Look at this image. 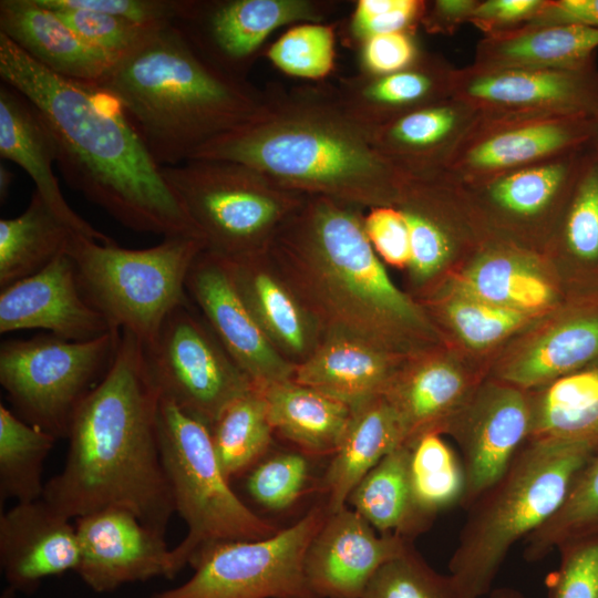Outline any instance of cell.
<instances>
[{
  "label": "cell",
  "instance_id": "cell-21",
  "mask_svg": "<svg viewBox=\"0 0 598 598\" xmlns=\"http://www.w3.org/2000/svg\"><path fill=\"white\" fill-rule=\"evenodd\" d=\"M72 519L43 498L0 515V566L8 587L33 594L48 577L75 571L80 549Z\"/></svg>",
  "mask_w": 598,
  "mask_h": 598
},
{
  "label": "cell",
  "instance_id": "cell-55",
  "mask_svg": "<svg viewBox=\"0 0 598 598\" xmlns=\"http://www.w3.org/2000/svg\"><path fill=\"white\" fill-rule=\"evenodd\" d=\"M480 0L427 1L421 25L430 34H452L470 19Z\"/></svg>",
  "mask_w": 598,
  "mask_h": 598
},
{
  "label": "cell",
  "instance_id": "cell-36",
  "mask_svg": "<svg viewBox=\"0 0 598 598\" xmlns=\"http://www.w3.org/2000/svg\"><path fill=\"white\" fill-rule=\"evenodd\" d=\"M58 439L0 404L1 503L33 502L43 497L44 462Z\"/></svg>",
  "mask_w": 598,
  "mask_h": 598
},
{
  "label": "cell",
  "instance_id": "cell-31",
  "mask_svg": "<svg viewBox=\"0 0 598 598\" xmlns=\"http://www.w3.org/2000/svg\"><path fill=\"white\" fill-rule=\"evenodd\" d=\"M347 505L360 514L379 534L413 540L434 519L417 507L410 482V447H396L354 487Z\"/></svg>",
  "mask_w": 598,
  "mask_h": 598
},
{
  "label": "cell",
  "instance_id": "cell-16",
  "mask_svg": "<svg viewBox=\"0 0 598 598\" xmlns=\"http://www.w3.org/2000/svg\"><path fill=\"white\" fill-rule=\"evenodd\" d=\"M524 391L509 384L491 388L463 404L444 427L461 448L465 509L498 481L530 439L533 402Z\"/></svg>",
  "mask_w": 598,
  "mask_h": 598
},
{
  "label": "cell",
  "instance_id": "cell-18",
  "mask_svg": "<svg viewBox=\"0 0 598 598\" xmlns=\"http://www.w3.org/2000/svg\"><path fill=\"white\" fill-rule=\"evenodd\" d=\"M219 342L257 390L292 380L295 370L282 360L270 338L238 291L221 255L204 249L186 279Z\"/></svg>",
  "mask_w": 598,
  "mask_h": 598
},
{
  "label": "cell",
  "instance_id": "cell-3",
  "mask_svg": "<svg viewBox=\"0 0 598 598\" xmlns=\"http://www.w3.org/2000/svg\"><path fill=\"white\" fill-rule=\"evenodd\" d=\"M190 158L238 162L287 189L372 207L395 206L408 178L373 148L369 131L343 110L333 87L266 94L252 118Z\"/></svg>",
  "mask_w": 598,
  "mask_h": 598
},
{
  "label": "cell",
  "instance_id": "cell-47",
  "mask_svg": "<svg viewBox=\"0 0 598 598\" xmlns=\"http://www.w3.org/2000/svg\"><path fill=\"white\" fill-rule=\"evenodd\" d=\"M447 317L461 339L473 348L491 346L525 321V313L468 297L453 299Z\"/></svg>",
  "mask_w": 598,
  "mask_h": 598
},
{
  "label": "cell",
  "instance_id": "cell-48",
  "mask_svg": "<svg viewBox=\"0 0 598 598\" xmlns=\"http://www.w3.org/2000/svg\"><path fill=\"white\" fill-rule=\"evenodd\" d=\"M54 10L86 43L116 58H121L133 50L155 28L161 27L141 24L112 14L90 10Z\"/></svg>",
  "mask_w": 598,
  "mask_h": 598
},
{
  "label": "cell",
  "instance_id": "cell-22",
  "mask_svg": "<svg viewBox=\"0 0 598 598\" xmlns=\"http://www.w3.org/2000/svg\"><path fill=\"white\" fill-rule=\"evenodd\" d=\"M0 156L28 173L35 190L75 234L101 244L115 243L68 204L54 175L58 147L48 124L25 95L3 82L0 85Z\"/></svg>",
  "mask_w": 598,
  "mask_h": 598
},
{
  "label": "cell",
  "instance_id": "cell-11",
  "mask_svg": "<svg viewBox=\"0 0 598 598\" xmlns=\"http://www.w3.org/2000/svg\"><path fill=\"white\" fill-rule=\"evenodd\" d=\"M327 516L320 504L268 538L216 544L194 559L188 580L150 598H317L303 564Z\"/></svg>",
  "mask_w": 598,
  "mask_h": 598
},
{
  "label": "cell",
  "instance_id": "cell-40",
  "mask_svg": "<svg viewBox=\"0 0 598 598\" xmlns=\"http://www.w3.org/2000/svg\"><path fill=\"white\" fill-rule=\"evenodd\" d=\"M598 529V448L575 478L558 512L524 540L528 563L543 560L566 540Z\"/></svg>",
  "mask_w": 598,
  "mask_h": 598
},
{
  "label": "cell",
  "instance_id": "cell-54",
  "mask_svg": "<svg viewBox=\"0 0 598 598\" xmlns=\"http://www.w3.org/2000/svg\"><path fill=\"white\" fill-rule=\"evenodd\" d=\"M559 24L598 29V0H545L537 14L524 25Z\"/></svg>",
  "mask_w": 598,
  "mask_h": 598
},
{
  "label": "cell",
  "instance_id": "cell-30",
  "mask_svg": "<svg viewBox=\"0 0 598 598\" xmlns=\"http://www.w3.org/2000/svg\"><path fill=\"white\" fill-rule=\"evenodd\" d=\"M260 392L274 431L307 453H334L352 415L348 405L293 380Z\"/></svg>",
  "mask_w": 598,
  "mask_h": 598
},
{
  "label": "cell",
  "instance_id": "cell-24",
  "mask_svg": "<svg viewBox=\"0 0 598 598\" xmlns=\"http://www.w3.org/2000/svg\"><path fill=\"white\" fill-rule=\"evenodd\" d=\"M478 112L450 97L369 131L373 148L405 176L440 173Z\"/></svg>",
  "mask_w": 598,
  "mask_h": 598
},
{
  "label": "cell",
  "instance_id": "cell-14",
  "mask_svg": "<svg viewBox=\"0 0 598 598\" xmlns=\"http://www.w3.org/2000/svg\"><path fill=\"white\" fill-rule=\"evenodd\" d=\"M328 8L326 2L315 0H184L174 23L216 66L244 79L275 30L322 22Z\"/></svg>",
  "mask_w": 598,
  "mask_h": 598
},
{
  "label": "cell",
  "instance_id": "cell-43",
  "mask_svg": "<svg viewBox=\"0 0 598 598\" xmlns=\"http://www.w3.org/2000/svg\"><path fill=\"white\" fill-rule=\"evenodd\" d=\"M334 29L323 22L296 24L267 51L270 62L291 76L320 80L334 66Z\"/></svg>",
  "mask_w": 598,
  "mask_h": 598
},
{
  "label": "cell",
  "instance_id": "cell-41",
  "mask_svg": "<svg viewBox=\"0 0 598 598\" xmlns=\"http://www.w3.org/2000/svg\"><path fill=\"white\" fill-rule=\"evenodd\" d=\"M561 234L574 257L585 261L598 259V155L589 144L565 200Z\"/></svg>",
  "mask_w": 598,
  "mask_h": 598
},
{
  "label": "cell",
  "instance_id": "cell-1",
  "mask_svg": "<svg viewBox=\"0 0 598 598\" xmlns=\"http://www.w3.org/2000/svg\"><path fill=\"white\" fill-rule=\"evenodd\" d=\"M0 76L43 116L56 143L61 174L74 190L134 231L204 240L104 86L50 71L2 33Z\"/></svg>",
  "mask_w": 598,
  "mask_h": 598
},
{
  "label": "cell",
  "instance_id": "cell-5",
  "mask_svg": "<svg viewBox=\"0 0 598 598\" xmlns=\"http://www.w3.org/2000/svg\"><path fill=\"white\" fill-rule=\"evenodd\" d=\"M598 442L529 439L467 508L448 575L460 598H483L509 550L549 520Z\"/></svg>",
  "mask_w": 598,
  "mask_h": 598
},
{
  "label": "cell",
  "instance_id": "cell-37",
  "mask_svg": "<svg viewBox=\"0 0 598 598\" xmlns=\"http://www.w3.org/2000/svg\"><path fill=\"white\" fill-rule=\"evenodd\" d=\"M209 430L227 480L250 471L267 452L274 431L262 393L251 389L231 401Z\"/></svg>",
  "mask_w": 598,
  "mask_h": 598
},
{
  "label": "cell",
  "instance_id": "cell-57",
  "mask_svg": "<svg viewBox=\"0 0 598 598\" xmlns=\"http://www.w3.org/2000/svg\"><path fill=\"white\" fill-rule=\"evenodd\" d=\"M488 598H526V596L516 588L499 587L492 589L488 594Z\"/></svg>",
  "mask_w": 598,
  "mask_h": 598
},
{
  "label": "cell",
  "instance_id": "cell-29",
  "mask_svg": "<svg viewBox=\"0 0 598 598\" xmlns=\"http://www.w3.org/2000/svg\"><path fill=\"white\" fill-rule=\"evenodd\" d=\"M586 147L461 186L512 220H536L565 202Z\"/></svg>",
  "mask_w": 598,
  "mask_h": 598
},
{
  "label": "cell",
  "instance_id": "cell-58",
  "mask_svg": "<svg viewBox=\"0 0 598 598\" xmlns=\"http://www.w3.org/2000/svg\"><path fill=\"white\" fill-rule=\"evenodd\" d=\"M591 123V135L589 141V146L598 155V110L590 117Z\"/></svg>",
  "mask_w": 598,
  "mask_h": 598
},
{
  "label": "cell",
  "instance_id": "cell-51",
  "mask_svg": "<svg viewBox=\"0 0 598 598\" xmlns=\"http://www.w3.org/2000/svg\"><path fill=\"white\" fill-rule=\"evenodd\" d=\"M360 47L361 73L374 76L403 70L424 52L411 32L378 34L367 39Z\"/></svg>",
  "mask_w": 598,
  "mask_h": 598
},
{
  "label": "cell",
  "instance_id": "cell-8",
  "mask_svg": "<svg viewBox=\"0 0 598 598\" xmlns=\"http://www.w3.org/2000/svg\"><path fill=\"white\" fill-rule=\"evenodd\" d=\"M206 248L203 239L166 237L145 249H126L74 235L66 254L80 288L113 329L148 344L167 315L186 299L192 264Z\"/></svg>",
  "mask_w": 598,
  "mask_h": 598
},
{
  "label": "cell",
  "instance_id": "cell-50",
  "mask_svg": "<svg viewBox=\"0 0 598 598\" xmlns=\"http://www.w3.org/2000/svg\"><path fill=\"white\" fill-rule=\"evenodd\" d=\"M184 0H38L49 9H82L103 12L141 24L174 23Z\"/></svg>",
  "mask_w": 598,
  "mask_h": 598
},
{
  "label": "cell",
  "instance_id": "cell-38",
  "mask_svg": "<svg viewBox=\"0 0 598 598\" xmlns=\"http://www.w3.org/2000/svg\"><path fill=\"white\" fill-rule=\"evenodd\" d=\"M461 291L464 297L523 312L540 309L553 299L548 282L505 251H493L472 265L461 280Z\"/></svg>",
  "mask_w": 598,
  "mask_h": 598
},
{
  "label": "cell",
  "instance_id": "cell-23",
  "mask_svg": "<svg viewBox=\"0 0 598 598\" xmlns=\"http://www.w3.org/2000/svg\"><path fill=\"white\" fill-rule=\"evenodd\" d=\"M454 66L423 52L410 66L385 75L359 73L343 79L334 95L368 131L417 109L452 97Z\"/></svg>",
  "mask_w": 598,
  "mask_h": 598
},
{
  "label": "cell",
  "instance_id": "cell-15",
  "mask_svg": "<svg viewBox=\"0 0 598 598\" xmlns=\"http://www.w3.org/2000/svg\"><path fill=\"white\" fill-rule=\"evenodd\" d=\"M452 97L478 113L591 116L598 110V69H455Z\"/></svg>",
  "mask_w": 598,
  "mask_h": 598
},
{
  "label": "cell",
  "instance_id": "cell-28",
  "mask_svg": "<svg viewBox=\"0 0 598 598\" xmlns=\"http://www.w3.org/2000/svg\"><path fill=\"white\" fill-rule=\"evenodd\" d=\"M292 380L355 410L383 395L390 369L385 357L367 341L338 338L300 364Z\"/></svg>",
  "mask_w": 598,
  "mask_h": 598
},
{
  "label": "cell",
  "instance_id": "cell-2",
  "mask_svg": "<svg viewBox=\"0 0 598 598\" xmlns=\"http://www.w3.org/2000/svg\"><path fill=\"white\" fill-rule=\"evenodd\" d=\"M159 402L143 342L121 330L115 359L78 409L64 466L42 498L70 519L125 508L165 535L175 505L159 450Z\"/></svg>",
  "mask_w": 598,
  "mask_h": 598
},
{
  "label": "cell",
  "instance_id": "cell-52",
  "mask_svg": "<svg viewBox=\"0 0 598 598\" xmlns=\"http://www.w3.org/2000/svg\"><path fill=\"white\" fill-rule=\"evenodd\" d=\"M363 223L372 247L383 260L395 267L409 265V230L398 207H372Z\"/></svg>",
  "mask_w": 598,
  "mask_h": 598
},
{
  "label": "cell",
  "instance_id": "cell-39",
  "mask_svg": "<svg viewBox=\"0 0 598 598\" xmlns=\"http://www.w3.org/2000/svg\"><path fill=\"white\" fill-rule=\"evenodd\" d=\"M410 482L417 507L432 519L455 505L465 494L461 457L439 433H426L410 445Z\"/></svg>",
  "mask_w": 598,
  "mask_h": 598
},
{
  "label": "cell",
  "instance_id": "cell-32",
  "mask_svg": "<svg viewBox=\"0 0 598 598\" xmlns=\"http://www.w3.org/2000/svg\"><path fill=\"white\" fill-rule=\"evenodd\" d=\"M465 377L444 362L424 364L399 383H390L384 399L395 411L405 435V445L426 433H441L464 404Z\"/></svg>",
  "mask_w": 598,
  "mask_h": 598
},
{
  "label": "cell",
  "instance_id": "cell-49",
  "mask_svg": "<svg viewBox=\"0 0 598 598\" xmlns=\"http://www.w3.org/2000/svg\"><path fill=\"white\" fill-rule=\"evenodd\" d=\"M426 3L423 0H358L349 21L350 38L361 45L378 34L414 33L421 25Z\"/></svg>",
  "mask_w": 598,
  "mask_h": 598
},
{
  "label": "cell",
  "instance_id": "cell-7",
  "mask_svg": "<svg viewBox=\"0 0 598 598\" xmlns=\"http://www.w3.org/2000/svg\"><path fill=\"white\" fill-rule=\"evenodd\" d=\"M157 430L175 513L187 526L184 539L171 550L174 577L216 544L264 539L279 530L231 489L207 424L161 396Z\"/></svg>",
  "mask_w": 598,
  "mask_h": 598
},
{
  "label": "cell",
  "instance_id": "cell-33",
  "mask_svg": "<svg viewBox=\"0 0 598 598\" xmlns=\"http://www.w3.org/2000/svg\"><path fill=\"white\" fill-rule=\"evenodd\" d=\"M74 235L34 189L21 215L0 219V288L41 271L66 254Z\"/></svg>",
  "mask_w": 598,
  "mask_h": 598
},
{
  "label": "cell",
  "instance_id": "cell-53",
  "mask_svg": "<svg viewBox=\"0 0 598 598\" xmlns=\"http://www.w3.org/2000/svg\"><path fill=\"white\" fill-rule=\"evenodd\" d=\"M545 0H480L470 23L485 35L519 28L532 20Z\"/></svg>",
  "mask_w": 598,
  "mask_h": 598
},
{
  "label": "cell",
  "instance_id": "cell-6",
  "mask_svg": "<svg viewBox=\"0 0 598 598\" xmlns=\"http://www.w3.org/2000/svg\"><path fill=\"white\" fill-rule=\"evenodd\" d=\"M311 196L285 236L286 246L317 271L330 302L360 339L388 323L417 322L416 307L391 281L351 203Z\"/></svg>",
  "mask_w": 598,
  "mask_h": 598
},
{
  "label": "cell",
  "instance_id": "cell-45",
  "mask_svg": "<svg viewBox=\"0 0 598 598\" xmlns=\"http://www.w3.org/2000/svg\"><path fill=\"white\" fill-rule=\"evenodd\" d=\"M309 464L297 453H282L260 461L247 476L251 498L271 511L290 507L302 494L309 480Z\"/></svg>",
  "mask_w": 598,
  "mask_h": 598
},
{
  "label": "cell",
  "instance_id": "cell-25",
  "mask_svg": "<svg viewBox=\"0 0 598 598\" xmlns=\"http://www.w3.org/2000/svg\"><path fill=\"white\" fill-rule=\"evenodd\" d=\"M0 33L44 68L72 80L100 83L120 59L86 43L38 0H1Z\"/></svg>",
  "mask_w": 598,
  "mask_h": 598
},
{
  "label": "cell",
  "instance_id": "cell-56",
  "mask_svg": "<svg viewBox=\"0 0 598 598\" xmlns=\"http://www.w3.org/2000/svg\"><path fill=\"white\" fill-rule=\"evenodd\" d=\"M13 182V174L4 165L0 166V198L1 202L7 199L10 186Z\"/></svg>",
  "mask_w": 598,
  "mask_h": 598
},
{
  "label": "cell",
  "instance_id": "cell-4",
  "mask_svg": "<svg viewBox=\"0 0 598 598\" xmlns=\"http://www.w3.org/2000/svg\"><path fill=\"white\" fill-rule=\"evenodd\" d=\"M159 166L252 118L266 94L210 62L175 24L155 28L100 82Z\"/></svg>",
  "mask_w": 598,
  "mask_h": 598
},
{
  "label": "cell",
  "instance_id": "cell-26",
  "mask_svg": "<svg viewBox=\"0 0 598 598\" xmlns=\"http://www.w3.org/2000/svg\"><path fill=\"white\" fill-rule=\"evenodd\" d=\"M597 48L596 28L523 25L485 35L472 64L482 69H581L596 64Z\"/></svg>",
  "mask_w": 598,
  "mask_h": 598
},
{
  "label": "cell",
  "instance_id": "cell-35",
  "mask_svg": "<svg viewBox=\"0 0 598 598\" xmlns=\"http://www.w3.org/2000/svg\"><path fill=\"white\" fill-rule=\"evenodd\" d=\"M598 355V315L568 321L534 343L502 375L528 390L573 373Z\"/></svg>",
  "mask_w": 598,
  "mask_h": 598
},
{
  "label": "cell",
  "instance_id": "cell-42",
  "mask_svg": "<svg viewBox=\"0 0 598 598\" xmlns=\"http://www.w3.org/2000/svg\"><path fill=\"white\" fill-rule=\"evenodd\" d=\"M409 230V267L419 278L440 270L453 251V240L446 225L430 212L424 198L408 176L395 205Z\"/></svg>",
  "mask_w": 598,
  "mask_h": 598
},
{
  "label": "cell",
  "instance_id": "cell-34",
  "mask_svg": "<svg viewBox=\"0 0 598 598\" xmlns=\"http://www.w3.org/2000/svg\"><path fill=\"white\" fill-rule=\"evenodd\" d=\"M532 402L530 439L598 442V364L555 380Z\"/></svg>",
  "mask_w": 598,
  "mask_h": 598
},
{
  "label": "cell",
  "instance_id": "cell-44",
  "mask_svg": "<svg viewBox=\"0 0 598 598\" xmlns=\"http://www.w3.org/2000/svg\"><path fill=\"white\" fill-rule=\"evenodd\" d=\"M362 598H460L450 575L433 569L411 543L382 565Z\"/></svg>",
  "mask_w": 598,
  "mask_h": 598
},
{
  "label": "cell",
  "instance_id": "cell-12",
  "mask_svg": "<svg viewBox=\"0 0 598 598\" xmlns=\"http://www.w3.org/2000/svg\"><path fill=\"white\" fill-rule=\"evenodd\" d=\"M144 352L161 396L209 427L231 401L255 389L190 313L187 300L167 315Z\"/></svg>",
  "mask_w": 598,
  "mask_h": 598
},
{
  "label": "cell",
  "instance_id": "cell-17",
  "mask_svg": "<svg viewBox=\"0 0 598 598\" xmlns=\"http://www.w3.org/2000/svg\"><path fill=\"white\" fill-rule=\"evenodd\" d=\"M80 560L75 573L92 590L109 592L155 577L173 579L165 535L135 514L107 507L75 518Z\"/></svg>",
  "mask_w": 598,
  "mask_h": 598
},
{
  "label": "cell",
  "instance_id": "cell-46",
  "mask_svg": "<svg viewBox=\"0 0 598 598\" xmlns=\"http://www.w3.org/2000/svg\"><path fill=\"white\" fill-rule=\"evenodd\" d=\"M559 566L545 580L548 598H598V529L557 548Z\"/></svg>",
  "mask_w": 598,
  "mask_h": 598
},
{
  "label": "cell",
  "instance_id": "cell-9",
  "mask_svg": "<svg viewBox=\"0 0 598 598\" xmlns=\"http://www.w3.org/2000/svg\"><path fill=\"white\" fill-rule=\"evenodd\" d=\"M161 168L206 248L225 256L249 254L300 203V193L238 162L190 158Z\"/></svg>",
  "mask_w": 598,
  "mask_h": 598
},
{
  "label": "cell",
  "instance_id": "cell-27",
  "mask_svg": "<svg viewBox=\"0 0 598 598\" xmlns=\"http://www.w3.org/2000/svg\"><path fill=\"white\" fill-rule=\"evenodd\" d=\"M403 444L402 424L383 395L352 410L349 425L323 476L328 514L346 506L360 481Z\"/></svg>",
  "mask_w": 598,
  "mask_h": 598
},
{
  "label": "cell",
  "instance_id": "cell-19",
  "mask_svg": "<svg viewBox=\"0 0 598 598\" xmlns=\"http://www.w3.org/2000/svg\"><path fill=\"white\" fill-rule=\"evenodd\" d=\"M412 543L379 534L348 505L328 514L305 556V576L317 598H362L379 568Z\"/></svg>",
  "mask_w": 598,
  "mask_h": 598
},
{
  "label": "cell",
  "instance_id": "cell-13",
  "mask_svg": "<svg viewBox=\"0 0 598 598\" xmlns=\"http://www.w3.org/2000/svg\"><path fill=\"white\" fill-rule=\"evenodd\" d=\"M591 116L556 113H478L442 173L471 185L502 173L582 150Z\"/></svg>",
  "mask_w": 598,
  "mask_h": 598
},
{
  "label": "cell",
  "instance_id": "cell-20",
  "mask_svg": "<svg viewBox=\"0 0 598 598\" xmlns=\"http://www.w3.org/2000/svg\"><path fill=\"white\" fill-rule=\"evenodd\" d=\"M25 329H43L70 341H89L116 330L84 297L68 254L1 289L0 332Z\"/></svg>",
  "mask_w": 598,
  "mask_h": 598
},
{
  "label": "cell",
  "instance_id": "cell-10",
  "mask_svg": "<svg viewBox=\"0 0 598 598\" xmlns=\"http://www.w3.org/2000/svg\"><path fill=\"white\" fill-rule=\"evenodd\" d=\"M120 341V330L89 341L51 333L3 341L0 383L21 419L56 439L68 437L81 403L110 370Z\"/></svg>",
  "mask_w": 598,
  "mask_h": 598
}]
</instances>
